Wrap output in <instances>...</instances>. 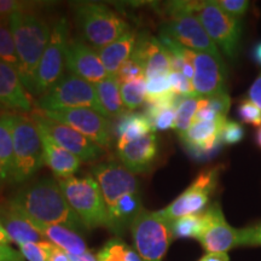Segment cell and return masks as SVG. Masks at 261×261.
Masks as SVG:
<instances>
[{
    "label": "cell",
    "mask_w": 261,
    "mask_h": 261,
    "mask_svg": "<svg viewBox=\"0 0 261 261\" xmlns=\"http://www.w3.org/2000/svg\"><path fill=\"white\" fill-rule=\"evenodd\" d=\"M226 117H219L214 121L194 122L188 130L181 133L180 139L196 159H203L218 150L221 142V128Z\"/></svg>",
    "instance_id": "ac0fdd59"
},
{
    "label": "cell",
    "mask_w": 261,
    "mask_h": 261,
    "mask_svg": "<svg viewBox=\"0 0 261 261\" xmlns=\"http://www.w3.org/2000/svg\"><path fill=\"white\" fill-rule=\"evenodd\" d=\"M252 57L257 64L261 65V41L256 42V44L254 45L252 50Z\"/></svg>",
    "instance_id": "c3c4849f"
},
{
    "label": "cell",
    "mask_w": 261,
    "mask_h": 261,
    "mask_svg": "<svg viewBox=\"0 0 261 261\" xmlns=\"http://www.w3.org/2000/svg\"><path fill=\"white\" fill-rule=\"evenodd\" d=\"M77 28L91 46L102 48L128 32L130 25L109 6L98 3H79L74 5Z\"/></svg>",
    "instance_id": "277c9868"
},
{
    "label": "cell",
    "mask_w": 261,
    "mask_h": 261,
    "mask_svg": "<svg viewBox=\"0 0 261 261\" xmlns=\"http://www.w3.org/2000/svg\"><path fill=\"white\" fill-rule=\"evenodd\" d=\"M71 261H98L97 255H94L92 252L87 250L86 253L81 254V255L74 256V255H69Z\"/></svg>",
    "instance_id": "7dc6e473"
},
{
    "label": "cell",
    "mask_w": 261,
    "mask_h": 261,
    "mask_svg": "<svg viewBox=\"0 0 261 261\" xmlns=\"http://www.w3.org/2000/svg\"><path fill=\"white\" fill-rule=\"evenodd\" d=\"M198 109V97L182 98L177 108V121H175V130L181 135L194 122L195 115Z\"/></svg>",
    "instance_id": "1f68e13d"
},
{
    "label": "cell",
    "mask_w": 261,
    "mask_h": 261,
    "mask_svg": "<svg viewBox=\"0 0 261 261\" xmlns=\"http://www.w3.org/2000/svg\"><path fill=\"white\" fill-rule=\"evenodd\" d=\"M135 249L142 261H162L173 241L172 223L143 208L130 224Z\"/></svg>",
    "instance_id": "52a82bcc"
},
{
    "label": "cell",
    "mask_w": 261,
    "mask_h": 261,
    "mask_svg": "<svg viewBox=\"0 0 261 261\" xmlns=\"http://www.w3.org/2000/svg\"><path fill=\"white\" fill-rule=\"evenodd\" d=\"M27 220L41 234V237H45L48 242H51L56 247L63 249L69 255L77 256L89 250L87 249L86 242L80 236V233L75 232V231H73L69 227L62 226V225L42 224L31 219Z\"/></svg>",
    "instance_id": "603a6c76"
},
{
    "label": "cell",
    "mask_w": 261,
    "mask_h": 261,
    "mask_svg": "<svg viewBox=\"0 0 261 261\" xmlns=\"http://www.w3.org/2000/svg\"><path fill=\"white\" fill-rule=\"evenodd\" d=\"M9 202L27 219L48 225H62L77 233L87 231L68 203L58 180L52 177H44L22 188Z\"/></svg>",
    "instance_id": "6da1fadb"
},
{
    "label": "cell",
    "mask_w": 261,
    "mask_h": 261,
    "mask_svg": "<svg viewBox=\"0 0 261 261\" xmlns=\"http://www.w3.org/2000/svg\"><path fill=\"white\" fill-rule=\"evenodd\" d=\"M12 139L16 166L14 182H23L45 163L41 133L31 116L12 113Z\"/></svg>",
    "instance_id": "8992f818"
},
{
    "label": "cell",
    "mask_w": 261,
    "mask_h": 261,
    "mask_svg": "<svg viewBox=\"0 0 261 261\" xmlns=\"http://www.w3.org/2000/svg\"><path fill=\"white\" fill-rule=\"evenodd\" d=\"M91 173L99 185L108 212L112 211L125 195L139 192L138 178L122 163L115 161L98 163L93 166Z\"/></svg>",
    "instance_id": "9a60e30c"
},
{
    "label": "cell",
    "mask_w": 261,
    "mask_h": 261,
    "mask_svg": "<svg viewBox=\"0 0 261 261\" xmlns=\"http://www.w3.org/2000/svg\"><path fill=\"white\" fill-rule=\"evenodd\" d=\"M0 106L21 114L33 112V99L18 71L0 60Z\"/></svg>",
    "instance_id": "d6986e66"
},
{
    "label": "cell",
    "mask_w": 261,
    "mask_h": 261,
    "mask_svg": "<svg viewBox=\"0 0 261 261\" xmlns=\"http://www.w3.org/2000/svg\"><path fill=\"white\" fill-rule=\"evenodd\" d=\"M19 252L27 261H46V241H41L38 243L21 244Z\"/></svg>",
    "instance_id": "ab89813d"
},
{
    "label": "cell",
    "mask_w": 261,
    "mask_h": 261,
    "mask_svg": "<svg viewBox=\"0 0 261 261\" xmlns=\"http://www.w3.org/2000/svg\"><path fill=\"white\" fill-rule=\"evenodd\" d=\"M255 142H256L257 146H259V148H261V126H260L259 128H257V130H256V135H255Z\"/></svg>",
    "instance_id": "816d5d0a"
},
{
    "label": "cell",
    "mask_w": 261,
    "mask_h": 261,
    "mask_svg": "<svg viewBox=\"0 0 261 261\" xmlns=\"http://www.w3.org/2000/svg\"><path fill=\"white\" fill-rule=\"evenodd\" d=\"M238 116L241 121L254 127L261 126V109L256 104H254L252 100L244 99L238 106Z\"/></svg>",
    "instance_id": "d590c367"
},
{
    "label": "cell",
    "mask_w": 261,
    "mask_h": 261,
    "mask_svg": "<svg viewBox=\"0 0 261 261\" xmlns=\"http://www.w3.org/2000/svg\"><path fill=\"white\" fill-rule=\"evenodd\" d=\"M100 106L109 119L120 117L127 113L122 103L120 92V81L116 76H108L99 83L94 84Z\"/></svg>",
    "instance_id": "484cf974"
},
{
    "label": "cell",
    "mask_w": 261,
    "mask_h": 261,
    "mask_svg": "<svg viewBox=\"0 0 261 261\" xmlns=\"http://www.w3.org/2000/svg\"><path fill=\"white\" fill-rule=\"evenodd\" d=\"M0 261H24V257L9 244L0 243Z\"/></svg>",
    "instance_id": "ee69618b"
},
{
    "label": "cell",
    "mask_w": 261,
    "mask_h": 261,
    "mask_svg": "<svg viewBox=\"0 0 261 261\" xmlns=\"http://www.w3.org/2000/svg\"><path fill=\"white\" fill-rule=\"evenodd\" d=\"M0 223L4 226L12 242L18 246L41 242V234L29 223L27 218L9 201L0 200Z\"/></svg>",
    "instance_id": "44dd1931"
},
{
    "label": "cell",
    "mask_w": 261,
    "mask_h": 261,
    "mask_svg": "<svg viewBox=\"0 0 261 261\" xmlns=\"http://www.w3.org/2000/svg\"><path fill=\"white\" fill-rule=\"evenodd\" d=\"M214 3L224 12L237 19L242 18L250 6V3L248 0H215Z\"/></svg>",
    "instance_id": "f35d334b"
},
{
    "label": "cell",
    "mask_w": 261,
    "mask_h": 261,
    "mask_svg": "<svg viewBox=\"0 0 261 261\" xmlns=\"http://www.w3.org/2000/svg\"><path fill=\"white\" fill-rule=\"evenodd\" d=\"M71 207L87 230L108 228V211L99 185L92 175L57 179Z\"/></svg>",
    "instance_id": "5b68a950"
},
{
    "label": "cell",
    "mask_w": 261,
    "mask_h": 261,
    "mask_svg": "<svg viewBox=\"0 0 261 261\" xmlns=\"http://www.w3.org/2000/svg\"><path fill=\"white\" fill-rule=\"evenodd\" d=\"M69 42V24L67 17H61L52 27L51 39L42 55L34 75L33 94L39 98L46 94L64 76L65 51Z\"/></svg>",
    "instance_id": "30bf717a"
},
{
    "label": "cell",
    "mask_w": 261,
    "mask_h": 261,
    "mask_svg": "<svg viewBox=\"0 0 261 261\" xmlns=\"http://www.w3.org/2000/svg\"><path fill=\"white\" fill-rule=\"evenodd\" d=\"M231 106V98L228 93H220L210 97H198V107L207 108L217 115L226 117Z\"/></svg>",
    "instance_id": "d6a6232c"
},
{
    "label": "cell",
    "mask_w": 261,
    "mask_h": 261,
    "mask_svg": "<svg viewBox=\"0 0 261 261\" xmlns=\"http://www.w3.org/2000/svg\"><path fill=\"white\" fill-rule=\"evenodd\" d=\"M38 107L42 112L90 108L107 116L98 99L94 85L74 74L64 75L46 94L39 98Z\"/></svg>",
    "instance_id": "9c48e42d"
},
{
    "label": "cell",
    "mask_w": 261,
    "mask_h": 261,
    "mask_svg": "<svg viewBox=\"0 0 261 261\" xmlns=\"http://www.w3.org/2000/svg\"><path fill=\"white\" fill-rule=\"evenodd\" d=\"M38 4L16 11L9 17L16 52L21 64L19 77L25 90L33 94L34 75L51 39L52 28L46 18L35 12Z\"/></svg>",
    "instance_id": "7a4b0ae2"
},
{
    "label": "cell",
    "mask_w": 261,
    "mask_h": 261,
    "mask_svg": "<svg viewBox=\"0 0 261 261\" xmlns=\"http://www.w3.org/2000/svg\"><path fill=\"white\" fill-rule=\"evenodd\" d=\"M42 112V110H41ZM50 119L76 129L100 148L112 144V122L110 119L90 108L60 109L42 112Z\"/></svg>",
    "instance_id": "7c38bea8"
},
{
    "label": "cell",
    "mask_w": 261,
    "mask_h": 261,
    "mask_svg": "<svg viewBox=\"0 0 261 261\" xmlns=\"http://www.w3.org/2000/svg\"><path fill=\"white\" fill-rule=\"evenodd\" d=\"M116 77L119 79L120 84L139 79V77H145V65L138 58L130 56L129 60L120 68Z\"/></svg>",
    "instance_id": "836d02e7"
},
{
    "label": "cell",
    "mask_w": 261,
    "mask_h": 261,
    "mask_svg": "<svg viewBox=\"0 0 261 261\" xmlns=\"http://www.w3.org/2000/svg\"><path fill=\"white\" fill-rule=\"evenodd\" d=\"M248 97L249 100H252L254 104L261 109V74L256 77L252 86H250L249 91H248Z\"/></svg>",
    "instance_id": "f6af8a7d"
},
{
    "label": "cell",
    "mask_w": 261,
    "mask_h": 261,
    "mask_svg": "<svg viewBox=\"0 0 261 261\" xmlns=\"http://www.w3.org/2000/svg\"><path fill=\"white\" fill-rule=\"evenodd\" d=\"M46 261H71L69 254L46 241Z\"/></svg>",
    "instance_id": "7bdbcfd3"
},
{
    "label": "cell",
    "mask_w": 261,
    "mask_h": 261,
    "mask_svg": "<svg viewBox=\"0 0 261 261\" xmlns=\"http://www.w3.org/2000/svg\"><path fill=\"white\" fill-rule=\"evenodd\" d=\"M158 152L159 142L155 133H149L135 142L117 146L120 161L133 174L148 171L156 160Z\"/></svg>",
    "instance_id": "ffe728a7"
},
{
    "label": "cell",
    "mask_w": 261,
    "mask_h": 261,
    "mask_svg": "<svg viewBox=\"0 0 261 261\" xmlns=\"http://www.w3.org/2000/svg\"><path fill=\"white\" fill-rule=\"evenodd\" d=\"M40 130V129H39ZM41 133L42 145H44V162L57 179L74 177V174L79 171L81 161L76 156L62 148L51 138Z\"/></svg>",
    "instance_id": "cb8c5ba5"
},
{
    "label": "cell",
    "mask_w": 261,
    "mask_h": 261,
    "mask_svg": "<svg viewBox=\"0 0 261 261\" xmlns=\"http://www.w3.org/2000/svg\"><path fill=\"white\" fill-rule=\"evenodd\" d=\"M0 163L8 173L9 180L14 182L15 154L12 139V113H0Z\"/></svg>",
    "instance_id": "4316f807"
},
{
    "label": "cell",
    "mask_w": 261,
    "mask_h": 261,
    "mask_svg": "<svg viewBox=\"0 0 261 261\" xmlns=\"http://www.w3.org/2000/svg\"><path fill=\"white\" fill-rule=\"evenodd\" d=\"M6 181H10L9 180V175L4 169V167L2 166V163H0V190H2L3 185H4Z\"/></svg>",
    "instance_id": "f907efd6"
},
{
    "label": "cell",
    "mask_w": 261,
    "mask_h": 261,
    "mask_svg": "<svg viewBox=\"0 0 261 261\" xmlns=\"http://www.w3.org/2000/svg\"><path fill=\"white\" fill-rule=\"evenodd\" d=\"M192 12L197 16L215 46L228 60L234 61L240 52L242 22L224 12L214 2H194Z\"/></svg>",
    "instance_id": "ba28073f"
},
{
    "label": "cell",
    "mask_w": 261,
    "mask_h": 261,
    "mask_svg": "<svg viewBox=\"0 0 261 261\" xmlns=\"http://www.w3.org/2000/svg\"><path fill=\"white\" fill-rule=\"evenodd\" d=\"M220 166L202 171L187 190L179 195L171 204L158 211L162 218L173 223L188 215L201 214L205 211L211 195L217 189L219 181Z\"/></svg>",
    "instance_id": "8fae6325"
},
{
    "label": "cell",
    "mask_w": 261,
    "mask_h": 261,
    "mask_svg": "<svg viewBox=\"0 0 261 261\" xmlns=\"http://www.w3.org/2000/svg\"><path fill=\"white\" fill-rule=\"evenodd\" d=\"M137 40H138L137 32L129 29L112 44L102 48H97L98 56L103 62L109 76H116L120 68L129 60L136 48Z\"/></svg>",
    "instance_id": "7402d4cb"
},
{
    "label": "cell",
    "mask_w": 261,
    "mask_h": 261,
    "mask_svg": "<svg viewBox=\"0 0 261 261\" xmlns=\"http://www.w3.org/2000/svg\"><path fill=\"white\" fill-rule=\"evenodd\" d=\"M120 92L127 112L137 109L146 100V77L120 84Z\"/></svg>",
    "instance_id": "f1b7e54d"
},
{
    "label": "cell",
    "mask_w": 261,
    "mask_h": 261,
    "mask_svg": "<svg viewBox=\"0 0 261 261\" xmlns=\"http://www.w3.org/2000/svg\"><path fill=\"white\" fill-rule=\"evenodd\" d=\"M35 3L17 2V0H0V17H10L14 12L34 6Z\"/></svg>",
    "instance_id": "b9f144b4"
},
{
    "label": "cell",
    "mask_w": 261,
    "mask_h": 261,
    "mask_svg": "<svg viewBox=\"0 0 261 261\" xmlns=\"http://www.w3.org/2000/svg\"><path fill=\"white\" fill-rule=\"evenodd\" d=\"M31 117L42 133H45L56 144L76 156L80 161L91 162L102 156L103 149L100 146L94 144L76 129L47 117L41 110L32 112Z\"/></svg>",
    "instance_id": "4fadbf2b"
},
{
    "label": "cell",
    "mask_w": 261,
    "mask_h": 261,
    "mask_svg": "<svg viewBox=\"0 0 261 261\" xmlns=\"http://www.w3.org/2000/svg\"><path fill=\"white\" fill-rule=\"evenodd\" d=\"M65 67L70 74L76 75L93 85L109 76L97 50L81 39H71L68 42Z\"/></svg>",
    "instance_id": "e0dca14e"
},
{
    "label": "cell",
    "mask_w": 261,
    "mask_h": 261,
    "mask_svg": "<svg viewBox=\"0 0 261 261\" xmlns=\"http://www.w3.org/2000/svg\"><path fill=\"white\" fill-rule=\"evenodd\" d=\"M203 226L197 241L207 253H227L241 247V230L227 224L219 203H213L202 213Z\"/></svg>",
    "instance_id": "5bb4252c"
},
{
    "label": "cell",
    "mask_w": 261,
    "mask_h": 261,
    "mask_svg": "<svg viewBox=\"0 0 261 261\" xmlns=\"http://www.w3.org/2000/svg\"><path fill=\"white\" fill-rule=\"evenodd\" d=\"M98 261H142L135 248L120 237H114L104 244L97 254Z\"/></svg>",
    "instance_id": "83f0119b"
},
{
    "label": "cell",
    "mask_w": 261,
    "mask_h": 261,
    "mask_svg": "<svg viewBox=\"0 0 261 261\" xmlns=\"http://www.w3.org/2000/svg\"><path fill=\"white\" fill-rule=\"evenodd\" d=\"M241 247H261V221L252 226L241 228Z\"/></svg>",
    "instance_id": "60d3db41"
},
{
    "label": "cell",
    "mask_w": 261,
    "mask_h": 261,
    "mask_svg": "<svg viewBox=\"0 0 261 261\" xmlns=\"http://www.w3.org/2000/svg\"><path fill=\"white\" fill-rule=\"evenodd\" d=\"M0 60L12 65L19 74L21 64H19L17 52H16L11 29H10L9 17H0Z\"/></svg>",
    "instance_id": "f546056e"
},
{
    "label": "cell",
    "mask_w": 261,
    "mask_h": 261,
    "mask_svg": "<svg viewBox=\"0 0 261 261\" xmlns=\"http://www.w3.org/2000/svg\"><path fill=\"white\" fill-rule=\"evenodd\" d=\"M200 261H230L227 253H207Z\"/></svg>",
    "instance_id": "bcb514c9"
},
{
    "label": "cell",
    "mask_w": 261,
    "mask_h": 261,
    "mask_svg": "<svg viewBox=\"0 0 261 261\" xmlns=\"http://www.w3.org/2000/svg\"><path fill=\"white\" fill-rule=\"evenodd\" d=\"M11 242H12L11 238L9 237V234H8V232H6V231H5L4 226H3L2 223H0V243H3V244H10Z\"/></svg>",
    "instance_id": "681fc988"
},
{
    "label": "cell",
    "mask_w": 261,
    "mask_h": 261,
    "mask_svg": "<svg viewBox=\"0 0 261 261\" xmlns=\"http://www.w3.org/2000/svg\"><path fill=\"white\" fill-rule=\"evenodd\" d=\"M244 138V128L240 122L234 120H227L224 122L221 128V142L224 144L233 145L242 142Z\"/></svg>",
    "instance_id": "74e56055"
},
{
    "label": "cell",
    "mask_w": 261,
    "mask_h": 261,
    "mask_svg": "<svg viewBox=\"0 0 261 261\" xmlns=\"http://www.w3.org/2000/svg\"><path fill=\"white\" fill-rule=\"evenodd\" d=\"M203 226V217L201 214L188 215L172 223V232L174 238H195L200 236Z\"/></svg>",
    "instance_id": "4dcf8cb0"
},
{
    "label": "cell",
    "mask_w": 261,
    "mask_h": 261,
    "mask_svg": "<svg viewBox=\"0 0 261 261\" xmlns=\"http://www.w3.org/2000/svg\"><path fill=\"white\" fill-rule=\"evenodd\" d=\"M149 133H154L151 122L149 121L145 114L140 113H126L125 115L119 117L115 127H114V135L116 136L117 146L135 142Z\"/></svg>",
    "instance_id": "d4e9b609"
},
{
    "label": "cell",
    "mask_w": 261,
    "mask_h": 261,
    "mask_svg": "<svg viewBox=\"0 0 261 261\" xmlns=\"http://www.w3.org/2000/svg\"><path fill=\"white\" fill-rule=\"evenodd\" d=\"M194 2H171L166 5V19L160 34L167 35L182 47L223 58L203 25L192 12Z\"/></svg>",
    "instance_id": "3957f363"
},
{
    "label": "cell",
    "mask_w": 261,
    "mask_h": 261,
    "mask_svg": "<svg viewBox=\"0 0 261 261\" xmlns=\"http://www.w3.org/2000/svg\"><path fill=\"white\" fill-rule=\"evenodd\" d=\"M169 84H171L172 91L177 96L187 98V97H195L194 86H192V81L187 79L181 73L178 71H171L168 75Z\"/></svg>",
    "instance_id": "8d00e7d4"
},
{
    "label": "cell",
    "mask_w": 261,
    "mask_h": 261,
    "mask_svg": "<svg viewBox=\"0 0 261 261\" xmlns=\"http://www.w3.org/2000/svg\"><path fill=\"white\" fill-rule=\"evenodd\" d=\"M194 86L195 97H210L227 93V69L223 58L205 52H194Z\"/></svg>",
    "instance_id": "2e32d148"
},
{
    "label": "cell",
    "mask_w": 261,
    "mask_h": 261,
    "mask_svg": "<svg viewBox=\"0 0 261 261\" xmlns=\"http://www.w3.org/2000/svg\"><path fill=\"white\" fill-rule=\"evenodd\" d=\"M168 75H158L146 79V100L155 99L173 92Z\"/></svg>",
    "instance_id": "e575fe53"
}]
</instances>
